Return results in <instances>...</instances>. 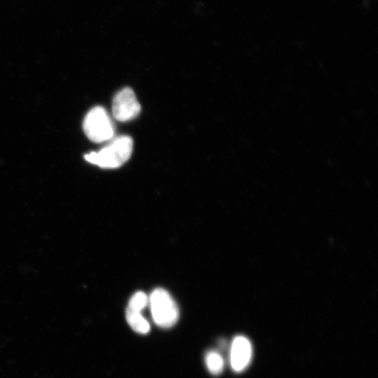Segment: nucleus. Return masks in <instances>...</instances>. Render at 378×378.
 Masks as SVG:
<instances>
[{
  "mask_svg": "<svg viewBox=\"0 0 378 378\" xmlns=\"http://www.w3.org/2000/svg\"><path fill=\"white\" fill-rule=\"evenodd\" d=\"M132 148V139L129 136H120L99 151L85 154L84 158L102 168H118L129 160Z\"/></svg>",
  "mask_w": 378,
  "mask_h": 378,
  "instance_id": "f257e3e1",
  "label": "nucleus"
},
{
  "mask_svg": "<svg viewBox=\"0 0 378 378\" xmlns=\"http://www.w3.org/2000/svg\"><path fill=\"white\" fill-rule=\"evenodd\" d=\"M154 322L160 327L169 328L177 321L178 308L170 294L163 288L155 289L148 298Z\"/></svg>",
  "mask_w": 378,
  "mask_h": 378,
  "instance_id": "f03ea898",
  "label": "nucleus"
},
{
  "mask_svg": "<svg viewBox=\"0 0 378 378\" xmlns=\"http://www.w3.org/2000/svg\"><path fill=\"white\" fill-rule=\"evenodd\" d=\"M83 129L87 137L95 143L109 140L114 134L113 124L108 112L99 106L92 108L87 113Z\"/></svg>",
  "mask_w": 378,
  "mask_h": 378,
  "instance_id": "7ed1b4c3",
  "label": "nucleus"
},
{
  "mask_svg": "<svg viewBox=\"0 0 378 378\" xmlns=\"http://www.w3.org/2000/svg\"><path fill=\"white\" fill-rule=\"evenodd\" d=\"M141 111V106L134 91L124 88L116 93L112 103V113L118 121L125 122L135 118Z\"/></svg>",
  "mask_w": 378,
  "mask_h": 378,
  "instance_id": "20e7f679",
  "label": "nucleus"
},
{
  "mask_svg": "<svg viewBox=\"0 0 378 378\" xmlns=\"http://www.w3.org/2000/svg\"><path fill=\"white\" fill-rule=\"evenodd\" d=\"M253 355L251 342L243 335L234 338L230 348V360L232 370L240 372L249 365Z\"/></svg>",
  "mask_w": 378,
  "mask_h": 378,
  "instance_id": "39448f33",
  "label": "nucleus"
},
{
  "mask_svg": "<svg viewBox=\"0 0 378 378\" xmlns=\"http://www.w3.org/2000/svg\"><path fill=\"white\" fill-rule=\"evenodd\" d=\"M126 320L132 329L136 332L146 334L150 330V325L141 315V312L127 307Z\"/></svg>",
  "mask_w": 378,
  "mask_h": 378,
  "instance_id": "423d86ee",
  "label": "nucleus"
},
{
  "mask_svg": "<svg viewBox=\"0 0 378 378\" xmlns=\"http://www.w3.org/2000/svg\"><path fill=\"white\" fill-rule=\"evenodd\" d=\"M205 363L209 371L214 374H219L223 369L224 361L217 351H209L205 356Z\"/></svg>",
  "mask_w": 378,
  "mask_h": 378,
  "instance_id": "0eeeda50",
  "label": "nucleus"
},
{
  "mask_svg": "<svg viewBox=\"0 0 378 378\" xmlns=\"http://www.w3.org/2000/svg\"><path fill=\"white\" fill-rule=\"evenodd\" d=\"M148 297L145 293L139 291L130 298L127 307L141 312L148 304Z\"/></svg>",
  "mask_w": 378,
  "mask_h": 378,
  "instance_id": "6e6552de",
  "label": "nucleus"
}]
</instances>
